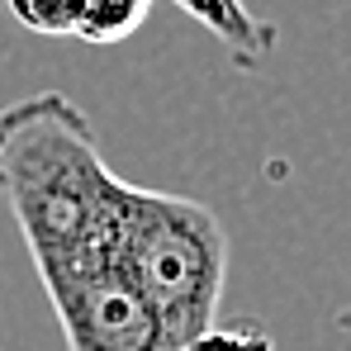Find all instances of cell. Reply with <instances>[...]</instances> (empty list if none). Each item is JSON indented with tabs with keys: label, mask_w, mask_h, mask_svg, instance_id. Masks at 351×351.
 Listing matches in <instances>:
<instances>
[{
	"label": "cell",
	"mask_w": 351,
	"mask_h": 351,
	"mask_svg": "<svg viewBox=\"0 0 351 351\" xmlns=\"http://www.w3.org/2000/svg\"><path fill=\"white\" fill-rule=\"evenodd\" d=\"M114 261L152 304L176 351L219 318L228 285V228L204 199L128 180Z\"/></svg>",
	"instance_id": "2"
},
{
	"label": "cell",
	"mask_w": 351,
	"mask_h": 351,
	"mask_svg": "<svg viewBox=\"0 0 351 351\" xmlns=\"http://www.w3.org/2000/svg\"><path fill=\"white\" fill-rule=\"evenodd\" d=\"M147 14H152V0H76L71 38L95 43V48H114L147 24Z\"/></svg>",
	"instance_id": "5"
},
{
	"label": "cell",
	"mask_w": 351,
	"mask_h": 351,
	"mask_svg": "<svg viewBox=\"0 0 351 351\" xmlns=\"http://www.w3.org/2000/svg\"><path fill=\"white\" fill-rule=\"evenodd\" d=\"M128 180L105 162L90 114L66 90H34L0 110V199L38 280L114 261Z\"/></svg>",
	"instance_id": "1"
},
{
	"label": "cell",
	"mask_w": 351,
	"mask_h": 351,
	"mask_svg": "<svg viewBox=\"0 0 351 351\" xmlns=\"http://www.w3.org/2000/svg\"><path fill=\"white\" fill-rule=\"evenodd\" d=\"M337 328L347 332V342H351V308H342V313H337Z\"/></svg>",
	"instance_id": "8"
},
{
	"label": "cell",
	"mask_w": 351,
	"mask_h": 351,
	"mask_svg": "<svg viewBox=\"0 0 351 351\" xmlns=\"http://www.w3.org/2000/svg\"><path fill=\"white\" fill-rule=\"evenodd\" d=\"M171 5L185 10L195 24H204L223 43V53L233 58V66H242V71H256L276 53V43H280V29L271 19L252 14L247 0H171Z\"/></svg>",
	"instance_id": "4"
},
{
	"label": "cell",
	"mask_w": 351,
	"mask_h": 351,
	"mask_svg": "<svg viewBox=\"0 0 351 351\" xmlns=\"http://www.w3.org/2000/svg\"><path fill=\"white\" fill-rule=\"evenodd\" d=\"M10 19L38 38H71L76 0H5Z\"/></svg>",
	"instance_id": "7"
},
{
	"label": "cell",
	"mask_w": 351,
	"mask_h": 351,
	"mask_svg": "<svg viewBox=\"0 0 351 351\" xmlns=\"http://www.w3.org/2000/svg\"><path fill=\"white\" fill-rule=\"evenodd\" d=\"M66 351H176L152 304L133 290L119 261H90L43 280Z\"/></svg>",
	"instance_id": "3"
},
{
	"label": "cell",
	"mask_w": 351,
	"mask_h": 351,
	"mask_svg": "<svg viewBox=\"0 0 351 351\" xmlns=\"http://www.w3.org/2000/svg\"><path fill=\"white\" fill-rule=\"evenodd\" d=\"M180 351H276V342H271V328L256 318H214Z\"/></svg>",
	"instance_id": "6"
}]
</instances>
